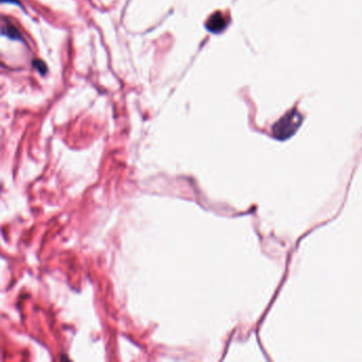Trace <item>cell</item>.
Here are the masks:
<instances>
[{"mask_svg":"<svg viewBox=\"0 0 362 362\" xmlns=\"http://www.w3.org/2000/svg\"><path fill=\"white\" fill-rule=\"evenodd\" d=\"M303 122V116L296 110H291L282 116L272 128V135L277 140H287L297 132Z\"/></svg>","mask_w":362,"mask_h":362,"instance_id":"6da1fadb","label":"cell"},{"mask_svg":"<svg viewBox=\"0 0 362 362\" xmlns=\"http://www.w3.org/2000/svg\"><path fill=\"white\" fill-rule=\"evenodd\" d=\"M228 24V18H226L221 12H216L209 17V19L207 20L206 27L207 29L213 33H220L225 29Z\"/></svg>","mask_w":362,"mask_h":362,"instance_id":"7a4b0ae2","label":"cell"}]
</instances>
